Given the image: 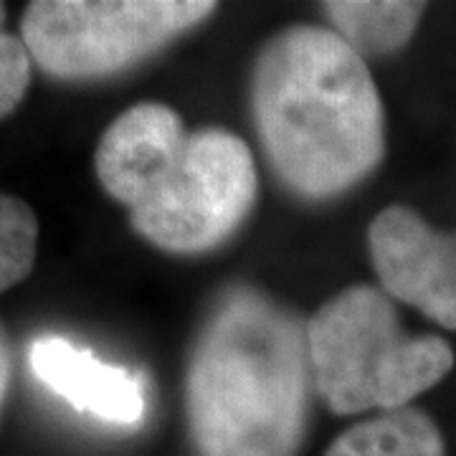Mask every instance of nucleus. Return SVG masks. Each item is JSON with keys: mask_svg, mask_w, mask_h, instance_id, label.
<instances>
[{"mask_svg": "<svg viewBox=\"0 0 456 456\" xmlns=\"http://www.w3.org/2000/svg\"><path fill=\"white\" fill-rule=\"evenodd\" d=\"M251 112L279 180L305 200H330L373 173L386 117L362 56L332 28L274 33L251 74Z\"/></svg>", "mask_w": 456, "mask_h": 456, "instance_id": "1", "label": "nucleus"}, {"mask_svg": "<svg viewBox=\"0 0 456 456\" xmlns=\"http://www.w3.org/2000/svg\"><path fill=\"white\" fill-rule=\"evenodd\" d=\"M307 327L251 287L228 289L185 370V419L200 456H297L310 421Z\"/></svg>", "mask_w": 456, "mask_h": 456, "instance_id": "2", "label": "nucleus"}, {"mask_svg": "<svg viewBox=\"0 0 456 456\" xmlns=\"http://www.w3.org/2000/svg\"><path fill=\"white\" fill-rule=\"evenodd\" d=\"M314 391L340 416L398 411L454 368V350L436 335H408L388 294L350 287L307 322Z\"/></svg>", "mask_w": 456, "mask_h": 456, "instance_id": "3", "label": "nucleus"}, {"mask_svg": "<svg viewBox=\"0 0 456 456\" xmlns=\"http://www.w3.org/2000/svg\"><path fill=\"white\" fill-rule=\"evenodd\" d=\"M203 0H36L20 18L31 59L53 79H104L213 16Z\"/></svg>", "mask_w": 456, "mask_h": 456, "instance_id": "4", "label": "nucleus"}, {"mask_svg": "<svg viewBox=\"0 0 456 456\" xmlns=\"http://www.w3.org/2000/svg\"><path fill=\"white\" fill-rule=\"evenodd\" d=\"M251 150L226 130L191 132L175 167L130 211L132 228L158 248L200 254L224 244L256 200Z\"/></svg>", "mask_w": 456, "mask_h": 456, "instance_id": "5", "label": "nucleus"}, {"mask_svg": "<svg viewBox=\"0 0 456 456\" xmlns=\"http://www.w3.org/2000/svg\"><path fill=\"white\" fill-rule=\"evenodd\" d=\"M383 289L428 320L456 330V231H439L408 206H388L368 228Z\"/></svg>", "mask_w": 456, "mask_h": 456, "instance_id": "6", "label": "nucleus"}, {"mask_svg": "<svg viewBox=\"0 0 456 456\" xmlns=\"http://www.w3.org/2000/svg\"><path fill=\"white\" fill-rule=\"evenodd\" d=\"M191 140L180 114L158 102L119 114L97 147L102 188L127 208H137L175 167Z\"/></svg>", "mask_w": 456, "mask_h": 456, "instance_id": "7", "label": "nucleus"}, {"mask_svg": "<svg viewBox=\"0 0 456 456\" xmlns=\"http://www.w3.org/2000/svg\"><path fill=\"white\" fill-rule=\"evenodd\" d=\"M28 362L46 388L99 421L132 426L145 416L147 393L140 375L107 365L64 338H38L31 345Z\"/></svg>", "mask_w": 456, "mask_h": 456, "instance_id": "8", "label": "nucleus"}, {"mask_svg": "<svg viewBox=\"0 0 456 456\" xmlns=\"http://www.w3.org/2000/svg\"><path fill=\"white\" fill-rule=\"evenodd\" d=\"M424 3L403 0H330L332 31L360 56L395 53L406 46L424 16Z\"/></svg>", "mask_w": 456, "mask_h": 456, "instance_id": "9", "label": "nucleus"}, {"mask_svg": "<svg viewBox=\"0 0 456 456\" xmlns=\"http://www.w3.org/2000/svg\"><path fill=\"white\" fill-rule=\"evenodd\" d=\"M325 456H446V444L426 411L406 406L347 428Z\"/></svg>", "mask_w": 456, "mask_h": 456, "instance_id": "10", "label": "nucleus"}, {"mask_svg": "<svg viewBox=\"0 0 456 456\" xmlns=\"http://www.w3.org/2000/svg\"><path fill=\"white\" fill-rule=\"evenodd\" d=\"M38 254V218L20 198L0 193V292L31 274Z\"/></svg>", "mask_w": 456, "mask_h": 456, "instance_id": "11", "label": "nucleus"}, {"mask_svg": "<svg viewBox=\"0 0 456 456\" xmlns=\"http://www.w3.org/2000/svg\"><path fill=\"white\" fill-rule=\"evenodd\" d=\"M31 84V53L23 38L5 31V5L0 3V119L16 112Z\"/></svg>", "mask_w": 456, "mask_h": 456, "instance_id": "12", "label": "nucleus"}, {"mask_svg": "<svg viewBox=\"0 0 456 456\" xmlns=\"http://www.w3.org/2000/svg\"><path fill=\"white\" fill-rule=\"evenodd\" d=\"M11 368H13V358H11V342L8 335L0 325V408L5 401V393H8V383H11Z\"/></svg>", "mask_w": 456, "mask_h": 456, "instance_id": "13", "label": "nucleus"}]
</instances>
